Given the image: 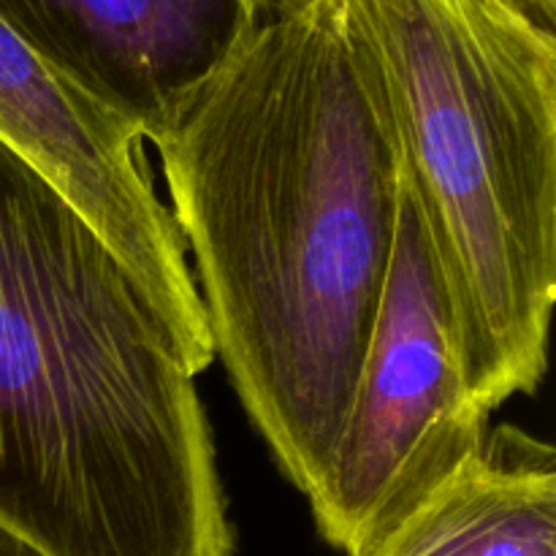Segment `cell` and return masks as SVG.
<instances>
[{
	"mask_svg": "<svg viewBox=\"0 0 556 556\" xmlns=\"http://www.w3.org/2000/svg\"><path fill=\"white\" fill-rule=\"evenodd\" d=\"M155 150L215 358L307 497L369 348L405 193L345 0H275Z\"/></svg>",
	"mask_w": 556,
	"mask_h": 556,
	"instance_id": "obj_1",
	"label": "cell"
},
{
	"mask_svg": "<svg viewBox=\"0 0 556 556\" xmlns=\"http://www.w3.org/2000/svg\"><path fill=\"white\" fill-rule=\"evenodd\" d=\"M0 527L43 556H233L195 375L101 233L3 144Z\"/></svg>",
	"mask_w": 556,
	"mask_h": 556,
	"instance_id": "obj_2",
	"label": "cell"
},
{
	"mask_svg": "<svg viewBox=\"0 0 556 556\" xmlns=\"http://www.w3.org/2000/svg\"><path fill=\"white\" fill-rule=\"evenodd\" d=\"M489 413L532 394L556 296V38L510 0H345Z\"/></svg>",
	"mask_w": 556,
	"mask_h": 556,
	"instance_id": "obj_3",
	"label": "cell"
},
{
	"mask_svg": "<svg viewBox=\"0 0 556 556\" xmlns=\"http://www.w3.org/2000/svg\"><path fill=\"white\" fill-rule=\"evenodd\" d=\"M489 416L467 380L454 302L405 179L378 320L307 494L320 535L345 556L378 554L481 451Z\"/></svg>",
	"mask_w": 556,
	"mask_h": 556,
	"instance_id": "obj_4",
	"label": "cell"
},
{
	"mask_svg": "<svg viewBox=\"0 0 556 556\" xmlns=\"http://www.w3.org/2000/svg\"><path fill=\"white\" fill-rule=\"evenodd\" d=\"M0 144L85 215L139 282L190 372H204L215 362L210 326L144 139L54 74L3 20Z\"/></svg>",
	"mask_w": 556,
	"mask_h": 556,
	"instance_id": "obj_5",
	"label": "cell"
},
{
	"mask_svg": "<svg viewBox=\"0 0 556 556\" xmlns=\"http://www.w3.org/2000/svg\"><path fill=\"white\" fill-rule=\"evenodd\" d=\"M275 0H0V20L152 147Z\"/></svg>",
	"mask_w": 556,
	"mask_h": 556,
	"instance_id": "obj_6",
	"label": "cell"
},
{
	"mask_svg": "<svg viewBox=\"0 0 556 556\" xmlns=\"http://www.w3.org/2000/svg\"><path fill=\"white\" fill-rule=\"evenodd\" d=\"M375 556H556V451L519 427L481 451Z\"/></svg>",
	"mask_w": 556,
	"mask_h": 556,
	"instance_id": "obj_7",
	"label": "cell"
},
{
	"mask_svg": "<svg viewBox=\"0 0 556 556\" xmlns=\"http://www.w3.org/2000/svg\"><path fill=\"white\" fill-rule=\"evenodd\" d=\"M514 5H519L521 11L532 16V20L541 22L543 27L554 30V22H556V0H510Z\"/></svg>",
	"mask_w": 556,
	"mask_h": 556,
	"instance_id": "obj_8",
	"label": "cell"
},
{
	"mask_svg": "<svg viewBox=\"0 0 556 556\" xmlns=\"http://www.w3.org/2000/svg\"><path fill=\"white\" fill-rule=\"evenodd\" d=\"M0 556H43L38 548H33L30 543L22 541L20 535L9 532L5 527H0Z\"/></svg>",
	"mask_w": 556,
	"mask_h": 556,
	"instance_id": "obj_9",
	"label": "cell"
}]
</instances>
